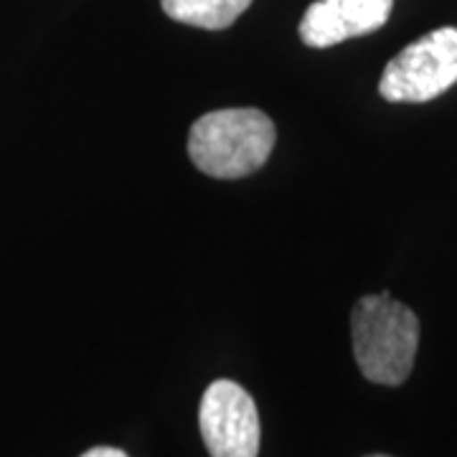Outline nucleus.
Segmentation results:
<instances>
[{"label": "nucleus", "instance_id": "1", "mask_svg": "<svg viewBox=\"0 0 457 457\" xmlns=\"http://www.w3.org/2000/svg\"><path fill=\"white\" fill-rule=\"evenodd\" d=\"M353 356L374 384L399 386L411 374L420 348V320L389 293L366 295L351 312Z\"/></svg>", "mask_w": 457, "mask_h": 457}, {"label": "nucleus", "instance_id": "2", "mask_svg": "<svg viewBox=\"0 0 457 457\" xmlns=\"http://www.w3.org/2000/svg\"><path fill=\"white\" fill-rule=\"evenodd\" d=\"M278 140L275 122L254 107H231L198 117L188 135V155L213 179H245L267 163Z\"/></svg>", "mask_w": 457, "mask_h": 457}, {"label": "nucleus", "instance_id": "3", "mask_svg": "<svg viewBox=\"0 0 457 457\" xmlns=\"http://www.w3.org/2000/svg\"><path fill=\"white\" fill-rule=\"evenodd\" d=\"M457 82V29L445 26L411 41L386 64L378 95L386 102H429Z\"/></svg>", "mask_w": 457, "mask_h": 457}, {"label": "nucleus", "instance_id": "4", "mask_svg": "<svg viewBox=\"0 0 457 457\" xmlns=\"http://www.w3.org/2000/svg\"><path fill=\"white\" fill-rule=\"evenodd\" d=\"M198 427L212 457L260 455V414L254 399L237 381L219 378L204 392Z\"/></svg>", "mask_w": 457, "mask_h": 457}, {"label": "nucleus", "instance_id": "5", "mask_svg": "<svg viewBox=\"0 0 457 457\" xmlns=\"http://www.w3.org/2000/svg\"><path fill=\"white\" fill-rule=\"evenodd\" d=\"M394 0H315L300 21V38L311 49H328L378 31L392 16Z\"/></svg>", "mask_w": 457, "mask_h": 457}, {"label": "nucleus", "instance_id": "6", "mask_svg": "<svg viewBox=\"0 0 457 457\" xmlns=\"http://www.w3.org/2000/svg\"><path fill=\"white\" fill-rule=\"evenodd\" d=\"M165 16L206 31L228 29L252 5V0H161Z\"/></svg>", "mask_w": 457, "mask_h": 457}, {"label": "nucleus", "instance_id": "7", "mask_svg": "<svg viewBox=\"0 0 457 457\" xmlns=\"http://www.w3.org/2000/svg\"><path fill=\"white\" fill-rule=\"evenodd\" d=\"M82 457H128L122 450H117V447H92V450H87Z\"/></svg>", "mask_w": 457, "mask_h": 457}, {"label": "nucleus", "instance_id": "8", "mask_svg": "<svg viewBox=\"0 0 457 457\" xmlns=\"http://www.w3.org/2000/svg\"><path fill=\"white\" fill-rule=\"evenodd\" d=\"M369 457H389V455H369Z\"/></svg>", "mask_w": 457, "mask_h": 457}]
</instances>
